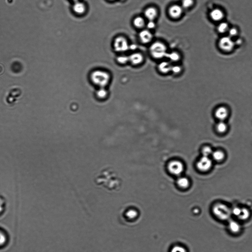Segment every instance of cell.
<instances>
[{"instance_id": "8", "label": "cell", "mask_w": 252, "mask_h": 252, "mask_svg": "<svg viewBox=\"0 0 252 252\" xmlns=\"http://www.w3.org/2000/svg\"><path fill=\"white\" fill-rule=\"evenodd\" d=\"M150 50L152 53L155 56L159 57L163 56L165 54L166 48L162 43L157 42L152 45Z\"/></svg>"}, {"instance_id": "4", "label": "cell", "mask_w": 252, "mask_h": 252, "mask_svg": "<svg viewBox=\"0 0 252 252\" xmlns=\"http://www.w3.org/2000/svg\"><path fill=\"white\" fill-rule=\"evenodd\" d=\"M167 169L172 175L180 177L184 172V166L182 162L175 160L170 162Z\"/></svg>"}, {"instance_id": "3", "label": "cell", "mask_w": 252, "mask_h": 252, "mask_svg": "<svg viewBox=\"0 0 252 252\" xmlns=\"http://www.w3.org/2000/svg\"><path fill=\"white\" fill-rule=\"evenodd\" d=\"M212 212L218 220L226 221L229 220L232 215L231 209L226 204L218 203L213 206Z\"/></svg>"}, {"instance_id": "23", "label": "cell", "mask_w": 252, "mask_h": 252, "mask_svg": "<svg viewBox=\"0 0 252 252\" xmlns=\"http://www.w3.org/2000/svg\"><path fill=\"white\" fill-rule=\"evenodd\" d=\"M213 152L211 147L208 146L205 147L202 149V152L203 156L209 157L212 155Z\"/></svg>"}, {"instance_id": "30", "label": "cell", "mask_w": 252, "mask_h": 252, "mask_svg": "<svg viewBox=\"0 0 252 252\" xmlns=\"http://www.w3.org/2000/svg\"><path fill=\"white\" fill-rule=\"evenodd\" d=\"M228 31L229 36L231 37L236 36L237 34V31L235 28H232L229 29Z\"/></svg>"}, {"instance_id": "32", "label": "cell", "mask_w": 252, "mask_h": 252, "mask_svg": "<svg viewBox=\"0 0 252 252\" xmlns=\"http://www.w3.org/2000/svg\"><path fill=\"white\" fill-rule=\"evenodd\" d=\"M198 212H199V210H198V209H196H196H194V213H196V214L198 213Z\"/></svg>"}, {"instance_id": "14", "label": "cell", "mask_w": 252, "mask_h": 252, "mask_svg": "<svg viewBox=\"0 0 252 252\" xmlns=\"http://www.w3.org/2000/svg\"><path fill=\"white\" fill-rule=\"evenodd\" d=\"M145 17L149 21H154L157 15V11L156 8L149 7L145 10L144 12Z\"/></svg>"}, {"instance_id": "17", "label": "cell", "mask_w": 252, "mask_h": 252, "mask_svg": "<svg viewBox=\"0 0 252 252\" xmlns=\"http://www.w3.org/2000/svg\"><path fill=\"white\" fill-rule=\"evenodd\" d=\"M251 213L249 209L246 208H241L240 215L238 218L239 220L245 221L249 220L251 216Z\"/></svg>"}, {"instance_id": "29", "label": "cell", "mask_w": 252, "mask_h": 252, "mask_svg": "<svg viewBox=\"0 0 252 252\" xmlns=\"http://www.w3.org/2000/svg\"><path fill=\"white\" fill-rule=\"evenodd\" d=\"M6 241H7V238H6L5 235L1 231H0V246L5 244Z\"/></svg>"}, {"instance_id": "16", "label": "cell", "mask_w": 252, "mask_h": 252, "mask_svg": "<svg viewBox=\"0 0 252 252\" xmlns=\"http://www.w3.org/2000/svg\"><path fill=\"white\" fill-rule=\"evenodd\" d=\"M210 16L214 21H219L223 19L224 14L220 9H215L211 12Z\"/></svg>"}, {"instance_id": "18", "label": "cell", "mask_w": 252, "mask_h": 252, "mask_svg": "<svg viewBox=\"0 0 252 252\" xmlns=\"http://www.w3.org/2000/svg\"><path fill=\"white\" fill-rule=\"evenodd\" d=\"M96 96L100 99H105L108 95V92L105 88H100L96 91Z\"/></svg>"}, {"instance_id": "7", "label": "cell", "mask_w": 252, "mask_h": 252, "mask_svg": "<svg viewBox=\"0 0 252 252\" xmlns=\"http://www.w3.org/2000/svg\"><path fill=\"white\" fill-rule=\"evenodd\" d=\"M234 45V43L230 38L228 37L222 38L219 42V46L220 48L226 52H231L233 50Z\"/></svg>"}, {"instance_id": "1", "label": "cell", "mask_w": 252, "mask_h": 252, "mask_svg": "<svg viewBox=\"0 0 252 252\" xmlns=\"http://www.w3.org/2000/svg\"><path fill=\"white\" fill-rule=\"evenodd\" d=\"M94 183L98 187L110 192L119 190L121 181L116 171L111 167L102 169L94 178Z\"/></svg>"}, {"instance_id": "35", "label": "cell", "mask_w": 252, "mask_h": 252, "mask_svg": "<svg viewBox=\"0 0 252 252\" xmlns=\"http://www.w3.org/2000/svg\"><path fill=\"white\" fill-rule=\"evenodd\" d=\"M108 1H116V0H108Z\"/></svg>"}, {"instance_id": "34", "label": "cell", "mask_w": 252, "mask_h": 252, "mask_svg": "<svg viewBox=\"0 0 252 252\" xmlns=\"http://www.w3.org/2000/svg\"><path fill=\"white\" fill-rule=\"evenodd\" d=\"M72 1L75 2H76V1H80V0H72Z\"/></svg>"}, {"instance_id": "10", "label": "cell", "mask_w": 252, "mask_h": 252, "mask_svg": "<svg viewBox=\"0 0 252 252\" xmlns=\"http://www.w3.org/2000/svg\"><path fill=\"white\" fill-rule=\"evenodd\" d=\"M214 115L220 121H224L228 118L229 111L228 109L224 106H221L215 110Z\"/></svg>"}, {"instance_id": "2", "label": "cell", "mask_w": 252, "mask_h": 252, "mask_svg": "<svg viewBox=\"0 0 252 252\" xmlns=\"http://www.w3.org/2000/svg\"><path fill=\"white\" fill-rule=\"evenodd\" d=\"M90 80L91 82L99 88H105L110 83L111 76L105 71L96 70L91 73Z\"/></svg>"}, {"instance_id": "12", "label": "cell", "mask_w": 252, "mask_h": 252, "mask_svg": "<svg viewBox=\"0 0 252 252\" xmlns=\"http://www.w3.org/2000/svg\"><path fill=\"white\" fill-rule=\"evenodd\" d=\"M229 230L231 234L234 235L239 234L242 230V227L239 223L236 221H229L228 224Z\"/></svg>"}, {"instance_id": "19", "label": "cell", "mask_w": 252, "mask_h": 252, "mask_svg": "<svg viewBox=\"0 0 252 252\" xmlns=\"http://www.w3.org/2000/svg\"><path fill=\"white\" fill-rule=\"evenodd\" d=\"M212 156L214 160L217 161H222L224 159L225 154L222 151H217L213 152Z\"/></svg>"}, {"instance_id": "27", "label": "cell", "mask_w": 252, "mask_h": 252, "mask_svg": "<svg viewBox=\"0 0 252 252\" xmlns=\"http://www.w3.org/2000/svg\"><path fill=\"white\" fill-rule=\"evenodd\" d=\"M241 208L240 207L236 206L231 209V214L237 218H238L240 214Z\"/></svg>"}, {"instance_id": "20", "label": "cell", "mask_w": 252, "mask_h": 252, "mask_svg": "<svg viewBox=\"0 0 252 252\" xmlns=\"http://www.w3.org/2000/svg\"><path fill=\"white\" fill-rule=\"evenodd\" d=\"M133 23L136 28H142L145 25V21L144 19L141 17H137L135 18Z\"/></svg>"}, {"instance_id": "5", "label": "cell", "mask_w": 252, "mask_h": 252, "mask_svg": "<svg viewBox=\"0 0 252 252\" xmlns=\"http://www.w3.org/2000/svg\"><path fill=\"white\" fill-rule=\"evenodd\" d=\"M114 50L118 52H125L129 48L127 40L123 36H120L116 38L113 42Z\"/></svg>"}, {"instance_id": "25", "label": "cell", "mask_w": 252, "mask_h": 252, "mask_svg": "<svg viewBox=\"0 0 252 252\" xmlns=\"http://www.w3.org/2000/svg\"><path fill=\"white\" fill-rule=\"evenodd\" d=\"M193 0H182V7L184 9H188L193 5Z\"/></svg>"}, {"instance_id": "6", "label": "cell", "mask_w": 252, "mask_h": 252, "mask_svg": "<svg viewBox=\"0 0 252 252\" xmlns=\"http://www.w3.org/2000/svg\"><path fill=\"white\" fill-rule=\"evenodd\" d=\"M212 165V161L209 157L203 156L196 163V167L199 171L205 172L208 171Z\"/></svg>"}, {"instance_id": "33", "label": "cell", "mask_w": 252, "mask_h": 252, "mask_svg": "<svg viewBox=\"0 0 252 252\" xmlns=\"http://www.w3.org/2000/svg\"><path fill=\"white\" fill-rule=\"evenodd\" d=\"M3 210V207L1 204H0V213H1Z\"/></svg>"}, {"instance_id": "31", "label": "cell", "mask_w": 252, "mask_h": 252, "mask_svg": "<svg viewBox=\"0 0 252 252\" xmlns=\"http://www.w3.org/2000/svg\"><path fill=\"white\" fill-rule=\"evenodd\" d=\"M147 27L148 29H153L156 27V24L153 21H149L147 24Z\"/></svg>"}, {"instance_id": "15", "label": "cell", "mask_w": 252, "mask_h": 252, "mask_svg": "<svg viewBox=\"0 0 252 252\" xmlns=\"http://www.w3.org/2000/svg\"><path fill=\"white\" fill-rule=\"evenodd\" d=\"M177 184L179 187L183 189L188 188L190 186V181L188 178L186 177H179L177 181Z\"/></svg>"}, {"instance_id": "26", "label": "cell", "mask_w": 252, "mask_h": 252, "mask_svg": "<svg viewBox=\"0 0 252 252\" xmlns=\"http://www.w3.org/2000/svg\"><path fill=\"white\" fill-rule=\"evenodd\" d=\"M138 213L136 210L131 209L129 210L126 213V216L129 219H134L138 216Z\"/></svg>"}, {"instance_id": "11", "label": "cell", "mask_w": 252, "mask_h": 252, "mask_svg": "<svg viewBox=\"0 0 252 252\" xmlns=\"http://www.w3.org/2000/svg\"><path fill=\"white\" fill-rule=\"evenodd\" d=\"M183 13V8L181 6L175 5L171 6L169 10V15L173 19H177L181 16Z\"/></svg>"}, {"instance_id": "28", "label": "cell", "mask_w": 252, "mask_h": 252, "mask_svg": "<svg viewBox=\"0 0 252 252\" xmlns=\"http://www.w3.org/2000/svg\"><path fill=\"white\" fill-rule=\"evenodd\" d=\"M171 252H187L185 248L179 245L173 247L171 250Z\"/></svg>"}, {"instance_id": "9", "label": "cell", "mask_w": 252, "mask_h": 252, "mask_svg": "<svg viewBox=\"0 0 252 252\" xmlns=\"http://www.w3.org/2000/svg\"><path fill=\"white\" fill-rule=\"evenodd\" d=\"M72 8L73 12L78 15H83L87 10V6L85 3L81 1L75 2Z\"/></svg>"}, {"instance_id": "22", "label": "cell", "mask_w": 252, "mask_h": 252, "mask_svg": "<svg viewBox=\"0 0 252 252\" xmlns=\"http://www.w3.org/2000/svg\"><path fill=\"white\" fill-rule=\"evenodd\" d=\"M21 63L19 62H15L11 65V69L12 71L15 73H19L21 71L22 69Z\"/></svg>"}, {"instance_id": "21", "label": "cell", "mask_w": 252, "mask_h": 252, "mask_svg": "<svg viewBox=\"0 0 252 252\" xmlns=\"http://www.w3.org/2000/svg\"><path fill=\"white\" fill-rule=\"evenodd\" d=\"M227 129V124L224 121H220L216 126V130L220 133H223L226 131Z\"/></svg>"}, {"instance_id": "13", "label": "cell", "mask_w": 252, "mask_h": 252, "mask_svg": "<svg viewBox=\"0 0 252 252\" xmlns=\"http://www.w3.org/2000/svg\"><path fill=\"white\" fill-rule=\"evenodd\" d=\"M139 38L143 44L150 43L153 39V35L148 30H143L139 34Z\"/></svg>"}, {"instance_id": "24", "label": "cell", "mask_w": 252, "mask_h": 252, "mask_svg": "<svg viewBox=\"0 0 252 252\" xmlns=\"http://www.w3.org/2000/svg\"><path fill=\"white\" fill-rule=\"evenodd\" d=\"M218 30L221 33H225L229 30L228 24L224 22L221 23L218 26Z\"/></svg>"}, {"instance_id": "36", "label": "cell", "mask_w": 252, "mask_h": 252, "mask_svg": "<svg viewBox=\"0 0 252 252\" xmlns=\"http://www.w3.org/2000/svg\"><path fill=\"white\" fill-rule=\"evenodd\" d=\"M121 1H124V0H121Z\"/></svg>"}]
</instances>
